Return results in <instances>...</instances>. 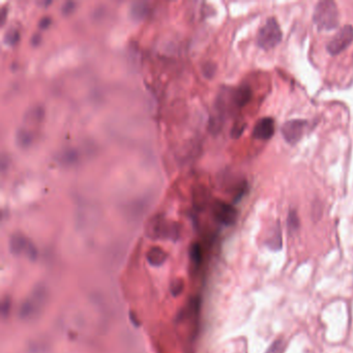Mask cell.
<instances>
[{
  "label": "cell",
  "mask_w": 353,
  "mask_h": 353,
  "mask_svg": "<svg viewBox=\"0 0 353 353\" xmlns=\"http://www.w3.org/2000/svg\"><path fill=\"white\" fill-rule=\"evenodd\" d=\"M313 21L319 30H333L338 27L340 16L337 4L331 0L319 1L314 8Z\"/></svg>",
  "instance_id": "6da1fadb"
},
{
  "label": "cell",
  "mask_w": 353,
  "mask_h": 353,
  "mask_svg": "<svg viewBox=\"0 0 353 353\" xmlns=\"http://www.w3.org/2000/svg\"><path fill=\"white\" fill-rule=\"evenodd\" d=\"M283 39V32L274 17L268 18L257 32V45L263 50H271L278 46Z\"/></svg>",
  "instance_id": "7a4b0ae2"
},
{
  "label": "cell",
  "mask_w": 353,
  "mask_h": 353,
  "mask_svg": "<svg viewBox=\"0 0 353 353\" xmlns=\"http://www.w3.org/2000/svg\"><path fill=\"white\" fill-rule=\"evenodd\" d=\"M353 41V26L350 24L343 26L329 41L326 50L331 55H338L346 50Z\"/></svg>",
  "instance_id": "3957f363"
},
{
  "label": "cell",
  "mask_w": 353,
  "mask_h": 353,
  "mask_svg": "<svg viewBox=\"0 0 353 353\" xmlns=\"http://www.w3.org/2000/svg\"><path fill=\"white\" fill-rule=\"evenodd\" d=\"M309 122L306 119H290L286 121L281 129L285 141L290 145H295L304 136Z\"/></svg>",
  "instance_id": "277c9868"
},
{
  "label": "cell",
  "mask_w": 353,
  "mask_h": 353,
  "mask_svg": "<svg viewBox=\"0 0 353 353\" xmlns=\"http://www.w3.org/2000/svg\"><path fill=\"white\" fill-rule=\"evenodd\" d=\"M213 212L216 220L218 222H221L222 224L232 225L235 222V220H236V216H237L236 209H235L232 205L224 202V201L216 200L214 204Z\"/></svg>",
  "instance_id": "5b68a950"
},
{
  "label": "cell",
  "mask_w": 353,
  "mask_h": 353,
  "mask_svg": "<svg viewBox=\"0 0 353 353\" xmlns=\"http://www.w3.org/2000/svg\"><path fill=\"white\" fill-rule=\"evenodd\" d=\"M275 131V120L272 117H263L255 124L253 130V138L262 141L270 140L274 136Z\"/></svg>",
  "instance_id": "8992f818"
},
{
  "label": "cell",
  "mask_w": 353,
  "mask_h": 353,
  "mask_svg": "<svg viewBox=\"0 0 353 353\" xmlns=\"http://www.w3.org/2000/svg\"><path fill=\"white\" fill-rule=\"evenodd\" d=\"M252 97H253L252 88L249 85H247V84H243V85L239 86L238 88L234 90L232 99L233 103L236 105V107L242 108L250 102L252 99Z\"/></svg>",
  "instance_id": "52a82bcc"
},
{
  "label": "cell",
  "mask_w": 353,
  "mask_h": 353,
  "mask_svg": "<svg viewBox=\"0 0 353 353\" xmlns=\"http://www.w3.org/2000/svg\"><path fill=\"white\" fill-rule=\"evenodd\" d=\"M148 12H149L148 3L143 2V1H137V2H134L131 4L130 10H129V15L132 20L141 21L146 18Z\"/></svg>",
  "instance_id": "ba28073f"
},
{
  "label": "cell",
  "mask_w": 353,
  "mask_h": 353,
  "mask_svg": "<svg viewBox=\"0 0 353 353\" xmlns=\"http://www.w3.org/2000/svg\"><path fill=\"white\" fill-rule=\"evenodd\" d=\"M155 229L158 235H162V236H165V237H170V236H174V235H178V231H179L174 223H168V222L157 223Z\"/></svg>",
  "instance_id": "9c48e42d"
},
{
  "label": "cell",
  "mask_w": 353,
  "mask_h": 353,
  "mask_svg": "<svg viewBox=\"0 0 353 353\" xmlns=\"http://www.w3.org/2000/svg\"><path fill=\"white\" fill-rule=\"evenodd\" d=\"M166 257V252L163 249L157 247L150 249L147 254L148 261L153 265H161L162 263H164Z\"/></svg>",
  "instance_id": "30bf717a"
},
{
  "label": "cell",
  "mask_w": 353,
  "mask_h": 353,
  "mask_svg": "<svg viewBox=\"0 0 353 353\" xmlns=\"http://www.w3.org/2000/svg\"><path fill=\"white\" fill-rule=\"evenodd\" d=\"M268 246H270L274 250H280L281 249V247H282V233H281V229H280L279 225L275 227L273 236L270 237V240H268Z\"/></svg>",
  "instance_id": "8fae6325"
},
{
  "label": "cell",
  "mask_w": 353,
  "mask_h": 353,
  "mask_svg": "<svg viewBox=\"0 0 353 353\" xmlns=\"http://www.w3.org/2000/svg\"><path fill=\"white\" fill-rule=\"evenodd\" d=\"M287 226H288V229H289L290 232L296 231V230L299 228L300 222H299V218H298L297 213H296V211H294V209H291V211H290L289 214H288Z\"/></svg>",
  "instance_id": "7c38bea8"
},
{
  "label": "cell",
  "mask_w": 353,
  "mask_h": 353,
  "mask_svg": "<svg viewBox=\"0 0 353 353\" xmlns=\"http://www.w3.org/2000/svg\"><path fill=\"white\" fill-rule=\"evenodd\" d=\"M4 43L6 45L10 46H15L17 43H18L20 39V32L18 29L16 28H12L10 30H7L6 33L4 35Z\"/></svg>",
  "instance_id": "4fadbf2b"
},
{
  "label": "cell",
  "mask_w": 353,
  "mask_h": 353,
  "mask_svg": "<svg viewBox=\"0 0 353 353\" xmlns=\"http://www.w3.org/2000/svg\"><path fill=\"white\" fill-rule=\"evenodd\" d=\"M17 142L22 147H27L32 142L31 134L25 130H20L17 133Z\"/></svg>",
  "instance_id": "5bb4252c"
},
{
  "label": "cell",
  "mask_w": 353,
  "mask_h": 353,
  "mask_svg": "<svg viewBox=\"0 0 353 353\" xmlns=\"http://www.w3.org/2000/svg\"><path fill=\"white\" fill-rule=\"evenodd\" d=\"M191 257L195 263L198 264L201 262V259H202V251H201V247L200 245H198V243H194V245L192 246Z\"/></svg>",
  "instance_id": "9a60e30c"
},
{
  "label": "cell",
  "mask_w": 353,
  "mask_h": 353,
  "mask_svg": "<svg viewBox=\"0 0 353 353\" xmlns=\"http://www.w3.org/2000/svg\"><path fill=\"white\" fill-rule=\"evenodd\" d=\"M284 347H285V343L283 339H278L272 344L265 353H282Z\"/></svg>",
  "instance_id": "2e32d148"
},
{
  "label": "cell",
  "mask_w": 353,
  "mask_h": 353,
  "mask_svg": "<svg viewBox=\"0 0 353 353\" xmlns=\"http://www.w3.org/2000/svg\"><path fill=\"white\" fill-rule=\"evenodd\" d=\"M202 71H203V74H204L205 77L212 78L213 76L215 75V73H216V65L213 62H207V63H205L203 65Z\"/></svg>",
  "instance_id": "e0dca14e"
},
{
  "label": "cell",
  "mask_w": 353,
  "mask_h": 353,
  "mask_svg": "<svg viewBox=\"0 0 353 353\" xmlns=\"http://www.w3.org/2000/svg\"><path fill=\"white\" fill-rule=\"evenodd\" d=\"M245 129H246V123H236L231 130V137L234 139L238 138Z\"/></svg>",
  "instance_id": "ac0fdd59"
},
{
  "label": "cell",
  "mask_w": 353,
  "mask_h": 353,
  "mask_svg": "<svg viewBox=\"0 0 353 353\" xmlns=\"http://www.w3.org/2000/svg\"><path fill=\"white\" fill-rule=\"evenodd\" d=\"M76 3L74 1H66L61 6V12L63 15H70L75 10Z\"/></svg>",
  "instance_id": "d6986e66"
},
{
  "label": "cell",
  "mask_w": 353,
  "mask_h": 353,
  "mask_svg": "<svg viewBox=\"0 0 353 353\" xmlns=\"http://www.w3.org/2000/svg\"><path fill=\"white\" fill-rule=\"evenodd\" d=\"M50 24H51V18H50L49 16L43 17V18H41V19L39 20V27H40L41 29L48 28V27L50 26Z\"/></svg>",
  "instance_id": "ffe728a7"
},
{
  "label": "cell",
  "mask_w": 353,
  "mask_h": 353,
  "mask_svg": "<svg viewBox=\"0 0 353 353\" xmlns=\"http://www.w3.org/2000/svg\"><path fill=\"white\" fill-rule=\"evenodd\" d=\"M40 40H41V36L39 35V33H35V35H33L31 38V44L33 46H38L40 43Z\"/></svg>",
  "instance_id": "44dd1931"
},
{
  "label": "cell",
  "mask_w": 353,
  "mask_h": 353,
  "mask_svg": "<svg viewBox=\"0 0 353 353\" xmlns=\"http://www.w3.org/2000/svg\"><path fill=\"white\" fill-rule=\"evenodd\" d=\"M182 290V283L181 282H178L177 285L174 286V289H173V293L175 294V295H177V294Z\"/></svg>",
  "instance_id": "7402d4cb"
},
{
  "label": "cell",
  "mask_w": 353,
  "mask_h": 353,
  "mask_svg": "<svg viewBox=\"0 0 353 353\" xmlns=\"http://www.w3.org/2000/svg\"><path fill=\"white\" fill-rule=\"evenodd\" d=\"M5 16H6V7L3 6L1 8V24H3L5 21Z\"/></svg>",
  "instance_id": "603a6c76"
}]
</instances>
